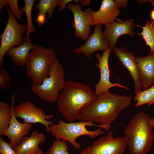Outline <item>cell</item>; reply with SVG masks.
I'll use <instances>...</instances> for the list:
<instances>
[{"instance_id": "cell-12", "label": "cell", "mask_w": 154, "mask_h": 154, "mask_svg": "<svg viewBox=\"0 0 154 154\" xmlns=\"http://www.w3.org/2000/svg\"><path fill=\"white\" fill-rule=\"evenodd\" d=\"M102 25L95 26L93 31L85 43L79 48L72 49V52L85 55L88 59H91L96 51H104L109 48V44L101 30Z\"/></svg>"}, {"instance_id": "cell-3", "label": "cell", "mask_w": 154, "mask_h": 154, "mask_svg": "<svg viewBox=\"0 0 154 154\" xmlns=\"http://www.w3.org/2000/svg\"><path fill=\"white\" fill-rule=\"evenodd\" d=\"M151 118L143 112L136 114L124 132L129 154H147L151 150L154 134Z\"/></svg>"}, {"instance_id": "cell-29", "label": "cell", "mask_w": 154, "mask_h": 154, "mask_svg": "<svg viewBox=\"0 0 154 154\" xmlns=\"http://www.w3.org/2000/svg\"><path fill=\"white\" fill-rule=\"evenodd\" d=\"M74 1L75 3H78V0H58L57 5L59 7L58 11L59 12L65 10L67 4L71 1Z\"/></svg>"}, {"instance_id": "cell-30", "label": "cell", "mask_w": 154, "mask_h": 154, "mask_svg": "<svg viewBox=\"0 0 154 154\" xmlns=\"http://www.w3.org/2000/svg\"><path fill=\"white\" fill-rule=\"evenodd\" d=\"M46 15L41 14H38L36 19V21L39 27H42L46 23Z\"/></svg>"}, {"instance_id": "cell-34", "label": "cell", "mask_w": 154, "mask_h": 154, "mask_svg": "<svg viewBox=\"0 0 154 154\" xmlns=\"http://www.w3.org/2000/svg\"><path fill=\"white\" fill-rule=\"evenodd\" d=\"M140 4L145 3L147 2H151L152 5L154 6V0H137Z\"/></svg>"}, {"instance_id": "cell-5", "label": "cell", "mask_w": 154, "mask_h": 154, "mask_svg": "<svg viewBox=\"0 0 154 154\" xmlns=\"http://www.w3.org/2000/svg\"><path fill=\"white\" fill-rule=\"evenodd\" d=\"M56 59V54L52 48H46L42 45H35L25 60L27 77L33 83L41 84Z\"/></svg>"}, {"instance_id": "cell-27", "label": "cell", "mask_w": 154, "mask_h": 154, "mask_svg": "<svg viewBox=\"0 0 154 154\" xmlns=\"http://www.w3.org/2000/svg\"><path fill=\"white\" fill-rule=\"evenodd\" d=\"M10 8L14 17L19 21L21 19L23 14L18 7L17 0H8Z\"/></svg>"}, {"instance_id": "cell-20", "label": "cell", "mask_w": 154, "mask_h": 154, "mask_svg": "<svg viewBox=\"0 0 154 154\" xmlns=\"http://www.w3.org/2000/svg\"><path fill=\"white\" fill-rule=\"evenodd\" d=\"M11 120V104L0 102V136L3 135L8 128Z\"/></svg>"}, {"instance_id": "cell-14", "label": "cell", "mask_w": 154, "mask_h": 154, "mask_svg": "<svg viewBox=\"0 0 154 154\" xmlns=\"http://www.w3.org/2000/svg\"><path fill=\"white\" fill-rule=\"evenodd\" d=\"M133 23V19H130L124 21H115L105 26L103 32L110 48L113 50L116 46L118 38L121 36L127 35L133 37L135 35L133 31L135 27Z\"/></svg>"}, {"instance_id": "cell-18", "label": "cell", "mask_w": 154, "mask_h": 154, "mask_svg": "<svg viewBox=\"0 0 154 154\" xmlns=\"http://www.w3.org/2000/svg\"><path fill=\"white\" fill-rule=\"evenodd\" d=\"M45 136L37 131H33L29 137H25L14 150L17 154H43L39 145L43 142Z\"/></svg>"}, {"instance_id": "cell-33", "label": "cell", "mask_w": 154, "mask_h": 154, "mask_svg": "<svg viewBox=\"0 0 154 154\" xmlns=\"http://www.w3.org/2000/svg\"><path fill=\"white\" fill-rule=\"evenodd\" d=\"M79 2L80 5L83 6L88 5L91 3V1L90 0H81Z\"/></svg>"}, {"instance_id": "cell-28", "label": "cell", "mask_w": 154, "mask_h": 154, "mask_svg": "<svg viewBox=\"0 0 154 154\" xmlns=\"http://www.w3.org/2000/svg\"><path fill=\"white\" fill-rule=\"evenodd\" d=\"M0 154H17L9 143L5 141L1 137L0 138Z\"/></svg>"}, {"instance_id": "cell-25", "label": "cell", "mask_w": 154, "mask_h": 154, "mask_svg": "<svg viewBox=\"0 0 154 154\" xmlns=\"http://www.w3.org/2000/svg\"><path fill=\"white\" fill-rule=\"evenodd\" d=\"M66 141L56 139L53 142L52 146L44 154H69Z\"/></svg>"}, {"instance_id": "cell-15", "label": "cell", "mask_w": 154, "mask_h": 154, "mask_svg": "<svg viewBox=\"0 0 154 154\" xmlns=\"http://www.w3.org/2000/svg\"><path fill=\"white\" fill-rule=\"evenodd\" d=\"M120 12L119 8L114 0H103L101 3L100 9L96 11L93 10L91 26L101 24L106 26L115 21L121 20L117 17Z\"/></svg>"}, {"instance_id": "cell-10", "label": "cell", "mask_w": 154, "mask_h": 154, "mask_svg": "<svg viewBox=\"0 0 154 154\" xmlns=\"http://www.w3.org/2000/svg\"><path fill=\"white\" fill-rule=\"evenodd\" d=\"M67 7L74 16L73 26L75 30V36L86 41L91 33L92 21V13L93 10L89 7L83 11L82 6L78 3H70Z\"/></svg>"}, {"instance_id": "cell-26", "label": "cell", "mask_w": 154, "mask_h": 154, "mask_svg": "<svg viewBox=\"0 0 154 154\" xmlns=\"http://www.w3.org/2000/svg\"><path fill=\"white\" fill-rule=\"evenodd\" d=\"M11 82L9 74L3 67H0V90L5 89Z\"/></svg>"}, {"instance_id": "cell-13", "label": "cell", "mask_w": 154, "mask_h": 154, "mask_svg": "<svg viewBox=\"0 0 154 154\" xmlns=\"http://www.w3.org/2000/svg\"><path fill=\"white\" fill-rule=\"evenodd\" d=\"M15 95H12L11 104V120L9 126L4 134V135L9 139V143L11 147L14 149L27 135L31 129L32 124L24 122L21 123L17 119L14 112L15 106Z\"/></svg>"}, {"instance_id": "cell-8", "label": "cell", "mask_w": 154, "mask_h": 154, "mask_svg": "<svg viewBox=\"0 0 154 154\" xmlns=\"http://www.w3.org/2000/svg\"><path fill=\"white\" fill-rule=\"evenodd\" d=\"M127 146L124 137H115L112 131H108L79 154H124Z\"/></svg>"}, {"instance_id": "cell-2", "label": "cell", "mask_w": 154, "mask_h": 154, "mask_svg": "<svg viewBox=\"0 0 154 154\" xmlns=\"http://www.w3.org/2000/svg\"><path fill=\"white\" fill-rule=\"evenodd\" d=\"M97 96L89 86L81 82L67 80L57 100L59 112L69 122L78 120L82 110Z\"/></svg>"}, {"instance_id": "cell-1", "label": "cell", "mask_w": 154, "mask_h": 154, "mask_svg": "<svg viewBox=\"0 0 154 154\" xmlns=\"http://www.w3.org/2000/svg\"><path fill=\"white\" fill-rule=\"evenodd\" d=\"M131 100L129 96L111 93L108 91L85 106L80 111L78 120L102 125L108 132L120 113L131 105Z\"/></svg>"}, {"instance_id": "cell-7", "label": "cell", "mask_w": 154, "mask_h": 154, "mask_svg": "<svg viewBox=\"0 0 154 154\" xmlns=\"http://www.w3.org/2000/svg\"><path fill=\"white\" fill-rule=\"evenodd\" d=\"M8 17L5 27L0 36V66L3 67V58L7 51L11 48L21 45L23 42V35L27 31V25L18 22L11 10L6 7Z\"/></svg>"}, {"instance_id": "cell-21", "label": "cell", "mask_w": 154, "mask_h": 154, "mask_svg": "<svg viewBox=\"0 0 154 154\" xmlns=\"http://www.w3.org/2000/svg\"><path fill=\"white\" fill-rule=\"evenodd\" d=\"M135 26L142 28V32L137 35L142 36L146 45L149 47L150 49L149 54L154 53V21L147 20L145 26L143 27L136 25Z\"/></svg>"}, {"instance_id": "cell-32", "label": "cell", "mask_w": 154, "mask_h": 154, "mask_svg": "<svg viewBox=\"0 0 154 154\" xmlns=\"http://www.w3.org/2000/svg\"><path fill=\"white\" fill-rule=\"evenodd\" d=\"M9 5L8 0H0V9H2L5 7Z\"/></svg>"}, {"instance_id": "cell-4", "label": "cell", "mask_w": 154, "mask_h": 154, "mask_svg": "<svg viewBox=\"0 0 154 154\" xmlns=\"http://www.w3.org/2000/svg\"><path fill=\"white\" fill-rule=\"evenodd\" d=\"M101 128L104 129V126L91 121L80 120L66 123L60 119L58 124L50 126L49 131L52 135L56 139L67 141L79 150L81 149V145L76 141V138L84 135L92 139L96 138L104 134Z\"/></svg>"}, {"instance_id": "cell-23", "label": "cell", "mask_w": 154, "mask_h": 154, "mask_svg": "<svg viewBox=\"0 0 154 154\" xmlns=\"http://www.w3.org/2000/svg\"><path fill=\"white\" fill-rule=\"evenodd\" d=\"M24 5L21 7L20 10L22 13L25 12L26 14L27 25V31L26 37L27 38H29L30 34L35 32L36 30L32 23L31 14L32 8L35 0H24Z\"/></svg>"}, {"instance_id": "cell-38", "label": "cell", "mask_w": 154, "mask_h": 154, "mask_svg": "<svg viewBox=\"0 0 154 154\" xmlns=\"http://www.w3.org/2000/svg\"></svg>"}, {"instance_id": "cell-9", "label": "cell", "mask_w": 154, "mask_h": 154, "mask_svg": "<svg viewBox=\"0 0 154 154\" xmlns=\"http://www.w3.org/2000/svg\"><path fill=\"white\" fill-rule=\"evenodd\" d=\"M15 114L17 117L23 120L24 122L31 124L40 123L46 127L50 132L49 126L53 124L52 121H48L53 117L52 115H46L44 110L36 106L29 100H26L15 106Z\"/></svg>"}, {"instance_id": "cell-24", "label": "cell", "mask_w": 154, "mask_h": 154, "mask_svg": "<svg viewBox=\"0 0 154 154\" xmlns=\"http://www.w3.org/2000/svg\"><path fill=\"white\" fill-rule=\"evenodd\" d=\"M58 0H40L35 5L36 8L38 9V14L46 15L47 13L48 18L51 19L57 6Z\"/></svg>"}, {"instance_id": "cell-19", "label": "cell", "mask_w": 154, "mask_h": 154, "mask_svg": "<svg viewBox=\"0 0 154 154\" xmlns=\"http://www.w3.org/2000/svg\"><path fill=\"white\" fill-rule=\"evenodd\" d=\"M23 42L21 45L13 47L7 52L11 60L20 67L25 66L26 58L30 52L35 47L32 43L31 39L26 37H23Z\"/></svg>"}, {"instance_id": "cell-6", "label": "cell", "mask_w": 154, "mask_h": 154, "mask_svg": "<svg viewBox=\"0 0 154 154\" xmlns=\"http://www.w3.org/2000/svg\"><path fill=\"white\" fill-rule=\"evenodd\" d=\"M64 72L62 65L56 58L42 83L39 84L33 83L31 84L32 92L46 102H54L57 101L59 92L63 89L66 82Z\"/></svg>"}, {"instance_id": "cell-36", "label": "cell", "mask_w": 154, "mask_h": 154, "mask_svg": "<svg viewBox=\"0 0 154 154\" xmlns=\"http://www.w3.org/2000/svg\"><path fill=\"white\" fill-rule=\"evenodd\" d=\"M151 121L152 126L154 128V114L153 117L151 118Z\"/></svg>"}, {"instance_id": "cell-11", "label": "cell", "mask_w": 154, "mask_h": 154, "mask_svg": "<svg viewBox=\"0 0 154 154\" xmlns=\"http://www.w3.org/2000/svg\"><path fill=\"white\" fill-rule=\"evenodd\" d=\"M112 49L109 48L103 52L101 56L99 52L95 54V57L98 61L95 66L99 69L100 78L99 81L95 86V93L97 96L108 91L112 88L118 87L128 90L129 88L119 83H112L110 80V71L108 65V60Z\"/></svg>"}, {"instance_id": "cell-17", "label": "cell", "mask_w": 154, "mask_h": 154, "mask_svg": "<svg viewBox=\"0 0 154 154\" xmlns=\"http://www.w3.org/2000/svg\"><path fill=\"white\" fill-rule=\"evenodd\" d=\"M113 52L121 63L128 71L134 84L135 93L141 91V86L139 77V72L135 61V57L124 46L119 48L116 46L113 49Z\"/></svg>"}, {"instance_id": "cell-16", "label": "cell", "mask_w": 154, "mask_h": 154, "mask_svg": "<svg viewBox=\"0 0 154 154\" xmlns=\"http://www.w3.org/2000/svg\"><path fill=\"white\" fill-rule=\"evenodd\" d=\"M142 88L145 90L154 85V53L135 58Z\"/></svg>"}, {"instance_id": "cell-31", "label": "cell", "mask_w": 154, "mask_h": 154, "mask_svg": "<svg viewBox=\"0 0 154 154\" xmlns=\"http://www.w3.org/2000/svg\"><path fill=\"white\" fill-rule=\"evenodd\" d=\"M114 1L119 8L125 9L127 8L128 0H116Z\"/></svg>"}, {"instance_id": "cell-37", "label": "cell", "mask_w": 154, "mask_h": 154, "mask_svg": "<svg viewBox=\"0 0 154 154\" xmlns=\"http://www.w3.org/2000/svg\"><path fill=\"white\" fill-rule=\"evenodd\" d=\"M153 105H154V104H153Z\"/></svg>"}, {"instance_id": "cell-35", "label": "cell", "mask_w": 154, "mask_h": 154, "mask_svg": "<svg viewBox=\"0 0 154 154\" xmlns=\"http://www.w3.org/2000/svg\"><path fill=\"white\" fill-rule=\"evenodd\" d=\"M150 16L152 20L154 21V9H153L151 11Z\"/></svg>"}, {"instance_id": "cell-22", "label": "cell", "mask_w": 154, "mask_h": 154, "mask_svg": "<svg viewBox=\"0 0 154 154\" xmlns=\"http://www.w3.org/2000/svg\"><path fill=\"white\" fill-rule=\"evenodd\" d=\"M135 106H139L145 104L148 106L154 104V85L149 88L135 94Z\"/></svg>"}]
</instances>
